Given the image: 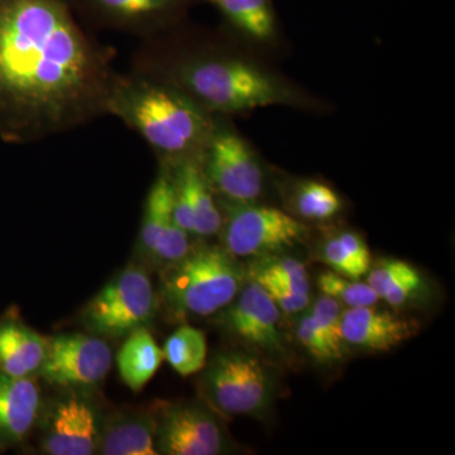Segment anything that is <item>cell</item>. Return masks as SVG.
Here are the masks:
<instances>
[{
    "label": "cell",
    "mask_w": 455,
    "mask_h": 455,
    "mask_svg": "<svg viewBox=\"0 0 455 455\" xmlns=\"http://www.w3.org/2000/svg\"><path fill=\"white\" fill-rule=\"evenodd\" d=\"M70 0H0V140L29 145L107 116L112 53Z\"/></svg>",
    "instance_id": "1"
},
{
    "label": "cell",
    "mask_w": 455,
    "mask_h": 455,
    "mask_svg": "<svg viewBox=\"0 0 455 455\" xmlns=\"http://www.w3.org/2000/svg\"><path fill=\"white\" fill-rule=\"evenodd\" d=\"M108 114L136 131L164 164L202 157L217 122L178 86L134 68L114 76Z\"/></svg>",
    "instance_id": "2"
},
{
    "label": "cell",
    "mask_w": 455,
    "mask_h": 455,
    "mask_svg": "<svg viewBox=\"0 0 455 455\" xmlns=\"http://www.w3.org/2000/svg\"><path fill=\"white\" fill-rule=\"evenodd\" d=\"M134 70L178 86L214 116L300 103L298 92L247 60L220 52L167 57L143 47Z\"/></svg>",
    "instance_id": "3"
},
{
    "label": "cell",
    "mask_w": 455,
    "mask_h": 455,
    "mask_svg": "<svg viewBox=\"0 0 455 455\" xmlns=\"http://www.w3.org/2000/svg\"><path fill=\"white\" fill-rule=\"evenodd\" d=\"M244 283L243 267L226 248L202 245L163 267L161 296L172 313L211 316L235 300Z\"/></svg>",
    "instance_id": "4"
},
{
    "label": "cell",
    "mask_w": 455,
    "mask_h": 455,
    "mask_svg": "<svg viewBox=\"0 0 455 455\" xmlns=\"http://www.w3.org/2000/svg\"><path fill=\"white\" fill-rule=\"evenodd\" d=\"M223 247L233 257L265 259L301 243L307 227L289 212L254 203L220 199Z\"/></svg>",
    "instance_id": "5"
},
{
    "label": "cell",
    "mask_w": 455,
    "mask_h": 455,
    "mask_svg": "<svg viewBox=\"0 0 455 455\" xmlns=\"http://www.w3.org/2000/svg\"><path fill=\"white\" fill-rule=\"evenodd\" d=\"M157 310V296L145 268L122 269L84 307L82 319L89 333L101 338L127 337L147 328Z\"/></svg>",
    "instance_id": "6"
},
{
    "label": "cell",
    "mask_w": 455,
    "mask_h": 455,
    "mask_svg": "<svg viewBox=\"0 0 455 455\" xmlns=\"http://www.w3.org/2000/svg\"><path fill=\"white\" fill-rule=\"evenodd\" d=\"M202 383L209 403L226 415L259 418L274 400L271 374L250 353L232 350L215 355L204 371Z\"/></svg>",
    "instance_id": "7"
},
{
    "label": "cell",
    "mask_w": 455,
    "mask_h": 455,
    "mask_svg": "<svg viewBox=\"0 0 455 455\" xmlns=\"http://www.w3.org/2000/svg\"><path fill=\"white\" fill-rule=\"evenodd\" d=\"M104 415L92 392L65 390L42 401L37 425L41 453L49 455L97 454Z\"/></svg>",
    "instance_id": "8"
},
{
    "label": "cell",
    "mask_w": 455,
    "mask_h": 455,
    "mask_svg": "<svg viewBox=\"0 0 455 455\" xmlns=\"http://www.w3.org/2000/svg\"><path fill=\"white\" fill-rule=\"evenodd\" d=\"M203 169L221 199L254 203L262 196L265 175L259 157L247 140L218 116L204 149Z\"/></svg>",
    "instance_id": "9"
},
{
    "label": "cell",
    "mask_w": 455,
    "mask_h": 455,
    "mask_svg": "<svg viewBox=\"0 0 455 455\" xmlns=\"http://www.w3.org/2000/svg\"><path fill=\"white\" fill-rule=\"evenodd\" d=\"M113 352L104 338L68 333L47 338L46 357L37 377L64 390L98 388L112 370Z\"/></svg>",
    "instance_id": "10"
},
{
    "label": "cell",
    "mask_w": 455,
    "mask_h": 455,
    "mask_svg": "<svg viewBox=\"0 0 455 455\" xmlns=\"http://www.w3.org/2000/svg\"><path fill=\"white\" fill-rule=\"evenodd\" d=\"M80 20L145 40L178 25L194 0H70Z\"/></svg>",
    "instance_id": "11"
},
{
    "label": "cell",
    "mask_w": 455,
    "mask_h": 455,
    "mask_svg": "<svg viewBox=\"0 0 455 455\" xmlns=\"http://www.w3.org/2000/svg\"><path fill=\"white\" fill-rule=\"evenodd\" d=\"M157 419V451L164 455H220L229 451L218 416L197 403L164 406Z\"/></svg>",
    "instance_id": "12"
},
{
    "label": "cell",
    "mask_w": 455,
    "mask_h": 455,
    "mask_svg": "<svg viewBox=\"0 0 455 455\" xmlns=\"http://www.w3.org/2000/svg\"><path fill=\"white\" fill-rule=\"evenodd\" d=\"M190 236L175 220L169 167L161 164L147 196L137 252L143 259L164 267L190 252Z\"/></svg>",
    "instance_id": "13"
},
{
    "label": "cell",
    "mask_w": 455,
    "mask_h": 455,
    "mask_svg": "<svg viewBox=\"0 0 455 455\" xmlns=\"http://www.w3.org/2000/svg\"><path fill=\"white\" fill-rule=\"evenodd\" d=\"M220 324L239 341L260 352L281 355V310L257 281L245 283L235 300L221 310Z\"/></svg>",
    "instance_id": "14"
},
{
    "label": "cell",
    "mask_w": 455,
    "mask_h": 455,
    "mask_svg": "<svg viewBox=\"0 0 455 455\" xmlns=\"http://www.w3.org/2000/svg\"><path fill=\"white\" fill-rule=\"evenodd\" d=\"M169 167L173 215L188 235L212 236L220 232L223 215L203 169L202 157L188 158Z\"/></svg>",
    "instance_id": "15"
},
{
    "label": "cell",
    "mask_w": 455,
    "mask_h": 455,
    "mask_svg": "<svg viewBox=\"0 0 455 455\" xmlns=\"http://www.w3.org/2000/svg\"><path fill=\"white\" fill-rule=\"evenodd\" d=\"M414 320L373 307H348L341 316L344 343L367 352H390L418 333Z\"/></svg>",
    "instance_id": "16"
},
{
    "label": "cell",
    "mask_w": 455,
    "mask_h": 455,
    "mask_svg": "<svg viewBox=\"0 0 455 455\" xmlns=\"http://www.w3.org/2000/svg\"><path fill=\"white\" fill-rule=\"evenodd\" d=\"M41 406L37 377L0 373V451L20 447L28 439L37 425Z\"/></svg>",
    "instance_id": "17"
},
{
    "label": "cell",
    "mask_w": 455,
    "mask_h": 455,
    "mask_svg": "<svg viewBox=\"0 0 455 455\" xmlns=\"http://www.w3.org/2000/svg\"><path fill=\"white\" fill-rule=\"evenodd\" d=\"M97 454L158 455L157 419L143 410L104 416Z\"/></svg>",
    "instance_id": "18"
},
{
    "label": "cell",
    "mask_w": 455,
    "mask_h": 455,
    "mask_svg": "<svg viewBox=\"0 0 455 455\" xmlns=\"http://www.w3.org/2000/svg\"><path fill=\"white\" fill-rule=\"evenodd\" d=\"M47 338L26 325L20 317H0V373L11 377H37L46 357Z\"/></svg>",
    "instance_id": "19"
},
{
    "label": "cell",
    "mask_w": 455,
    "mask_h": 455,
    "mask_svg": "<svg viewBox=\"0 0 455 455\" xmlns=\"http://www.w3.org/2000/svg\"><path fill=\"white\" fill-rule=\"evenodd\" d=\"M212 5L224 22L248 40L267 42L277 35L274 0H202Z\"/></svg>",
    "instance_id": "20"
},
{
    "label": "cell",
    "mask_w": 455,
    "mask_h": 455,
    "mask_svg": "<svg viewBox=\"0 0 455 455\" xmlns=\"http://www.w3.org/2000/svg\"><path fill=\"white\" fill-rule=\"evenodd\" d=\"M164 359L163 348L147 328H140L127 335L116 355V366L123 382L132 391L139 392L151 381Z\"/></svg>",
    "instance_id": "21"
},
{
    "label": "cell",
    "mask_w": 455,
    "mask_h": 455,
    "mask_svg": "<svg viewBox=\"0 0 455 455\" xmlns=\"http://www.w3.org/2000/svg\"><path fill=\"white\" fill-rule=\"evenodd\" d=\"M290 205L296 220L309 221L333 220L343 209L339 194L316 180L296 182L290 197Z\"/></svg>",
    "instance_id": "22"
},
{
    "label": "cell",
    "mask_w": 455,
    "mask_h": 455,
    "mask_svg": "<svg viewBox=\"0 0 455 455\" xmlns=\"http://www.w3.org/2000/svg\"><path fill=\"white\" fill-rule=\"evenodd\" d=\"M163 350L164 359L180 376H191L206 366L208 344L205 334L194 326H180L167 338Z\"/></svg>",
    "instance_id": "23"
},
{
    "label": "cell",
    "mask_w": 455,
    "mask_h": 455,
    "mask_svg": "<svg viewBox=\"0 0 455 455\" xmlns=\"http://www.w3.org/2000/svg\"><path fill=\"white\" fill-rule=\"evenodd\" d=\"M317 287L326 296L348 307H373L379 298L367 283L326 271L317 277Z\"/></svg>",
    "instance_id": "24"
},
{
    "label": "cell",
    "mask_w": 455,
    "mask_h": 455,
    "mask_svg": "<svg viewBox=\"0 0 455 455\" xmlns=\"http://www.w3.org/2000/svg\"><path fill=\"white\" fill-rule=\"evenodd\" d=\"M252 280L267 278L289 287L293 291L310 295V280L307 267L300 260L287 259H265L262 262L254 263L251 271Z\"/></svg>",
    "instance_id": "25"
},
{
    "label": "cell",
    "mask_w": 455,
    "mask_h": 455,
    "mask_svg": "<svg viewBox=\"0 0 455 455\" xmlns=\"http://www.w3.org/2000/svg\"><path fill=\"white\" fill-rule=\"evenodd\" d=\"M296 335L305 350L319 363H331L344 357L331 346L309 311L301 316L300 322L296 325Z\"/></svg>",
    "instance_id": "26"
},
{
    "label": "cell",
    "mask_w": 455,
    "mask_h": 455,
    "mask_svg": "<svg viewBox=\"0 0 455 455\" xmlns=\"http://www.w3.org/2000/svg\"><path fill=\"white\" fill-rule=\"evenodd\" d=\"M309 313L319 328L322 329L323 333L331 341V346L344 355L346 343H344L343 334H341V316H343L341 304L331 296L323 293L314 302Z\"/></svg>",
    "instance_id": "27"
},
{
    "label": "cell",
    "mask_w": 455,
    "mask_h": 455,
    "mask_svg": "<svg viewBox=\"0 0 455 455\" xmlns=\"http://www.w3.org/2000/svg\"><path fill=\"white\" fill-rule=\"evenodd\" d=\"M367 283L379 295V300L383 293L394 287L400 281L414 275L418 269L410 265L405 260L395 259H382L374 263L372 268H370Z\"/></svg>",
    "instance_id": "28"
},
{
    "label": "cell",
    "mask_w": 455,
    "mask_h": 455,
    "mask_svg": "<svg viewBox=\"0 0 455 455\" xmlns=\"http://www.w3.org/2000/svg\"><path fill=\"white\" fill-rule=\"evenodd\" d=\"M322 259L329 267L341 275V276L359 280V277L366 275L359 268L357 262L353 259L347 248L341 244L338 235L326 239L322 248Z\"/></svg>",
    "instance_id": "29"
},
{
    "label": "cell",
    "mask_w": 455,
    "mask_h": 455,
    "mask_svg": "<svg viewBox=\"0 0 455 455\" xmlns=\"http://www.w3.org/2000/svg\"><path fill=\"white\" fill-rule=\"evenodd\" d=\"M257 281L267 291L269 298L275 301L278 309L286 314H296L307 309L310 304V295H304L283 286V284L267 280V278H259Z\"/></svg>",
    "instance_id": "30"
},
{
    "label": "cell",
    "mask_w": 455,
    "mask_h": 455,
    "mask_svg": "<svg viewBox=\"0 0 455 455\" xmlns=\"http://www.w3.org/2000/svg\"><path fill=\"white\" fill-rule=\"evenodd\" d=\"M425 290V280L420 272L416 271L411 276L395 284L381 298L394 307H403L418 298Z\"/></svg>",
    "instance_id": "31"
},
{
    "label": "cell",
    "mask_w": 455,
    "mask_h": 455,
    "mask_svg": "<svg viewBox=\"0 0 455 455\" xmlns=\"http://www.w3.org/2000/svg\"><path fill=\"white\" fill-rule=\"evenodd\" d=\"M337 235L353 259L357 262L359 268L367 274L368 269L371 268V252L366 241L357 233L350 232V230H344V232L338 233Z\"/></svg>",
    "instance_id": "32"
}]
</instances>
